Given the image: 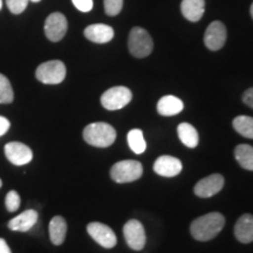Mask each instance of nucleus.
Instances as JSON below:
<instances>
[{"label":"nucleus","instance_id":"1","mask_svg":"<svg viewBox=\"0 0 253 253\" xmlns=\"http://www.w3.org/2000/svg\"><path fill=\"white\" fill-rule=\"evenodd\" d=\"M225 225V218L219 212H210L192 221L190 232L196 240L209 242L213 239Z\"/></svg>","mask_w":253,"mask_h":253},{"label":"nucleus","instance_id":"2","mask_svg":"<svg viewBox=\"0 0 253 253\" xmlns=\"http://www.w3.org/2000/svg\"><path fill=\"white\" fill-rule=\"evenodd\" d=\"M84 140L96 148L110 147L116 140V130L109 123H90L84 129Z\"/></svg>","mask_w":253,"mask_h":253},{"label":"nucleus","instance_id":"3","mask_svg":"<svg viewBox=\"0 0 253 253\" xmlns=\"http://www.w3.org/2000/svg\"><path fill=\"white\" fill-rule=\"evenodd\" d=\"M128 48L130 54L135 58H145L153 52L154 41L144 28L134 27L129 33Z\"/></svg>","mask_w":253,"mask_h":253},{"label":"nucleus","instance_id":"4","mask_svg":"<svg viewBox=\"0 0 253 253\" xmlns=\"http://www.w3.org/2000/svg\"><path fill=\"white\" fill-rule=\"evenodd\" d=\"M143 167L138 161L126 160L115 163L110 169V177L116 183H130L141 178Z\"/></svg>","mask_w":253,"mask_h":253},{"label":"nucleus","instance_id":"5","mask_svg":"<svg viewBox=\"0 0 253 253\" xmlns=\"http://www.w3.org/2000/svg\"><path fill=\"white\" fill-rule=\"evenodd\" d=\"M67 69L65 63L60 60H50V61L41 63L38 66L36 77L38 80L45 84H59L65 80Z\"/></svg>","mask_w":253,"mask_h":253},{"label":"nucleus","instance_id":"6","mask_svg":"<svg viewBox=\"0 0 253 253\" xmlns=\"http://www.w3.org/2000/svg\"><path fill=\"white\" fill-rule=\"evenodd\" d=\"M132 99L131 90L123 86L109 88L101 96V104L107 110H119L126 107Z\"/></svg>","mask_w":253,"mask_h":253},{"label":"nucleus","instance_id":"7","mask_svg":"<svg viewBox=\"0 0 253 253\" xmlns=\"http://www.w3.org/2000/svg\"><path fill=\"white\" fill-rule=\"evenodd\" d=\"M68 30V23L65 15L60 12L49 14L45 21V34L47 39L52 42L62 40Z\"/></svg>","mask_w":253,"mask_h":253},{"label":"nucleus","instance_id":"8","mask_svg":"<svg viewBox=\"0 0 253 253\" xmlns=\"http://www.w3.org/2000/svg\"><path fill=\"white\" fill-rule=\"evenodd\" d=\"M123 236L130 249L135 251H141L144 248L147 237H145L143 225L138 220L130 219L126 221L123 226Z\"/></svg>","mask_w":253,"mask_h":253},{"label":"nucleus","instance_id":"9","mask_svg":"<svg viewBox=\"0 0 253 253\" xmlns=\"http://www.w3.org/2000/svg\"><path fill=\"white\" fill-rule=\"evenodd\" d=\"M87 232L97 244L104 249H113L118 243V238L114 231L106 224L93 221L87 225Z\"/></svg>","mask_w":253,"mask_h":253},{"label":"nucleus","instance_id":"10","mask_svg":"<svg viewBox=\"0 0 253 253\" xmlns=\"http://www.w3.org/2000/svg\"><path fill=\"white\" fill-rule=\"evenodd\" d=\"M226 27L221 21H213L209 25L204 34V43L208 49L219 50L226 41Z\"/></svg>","mask_w":253,"mask_h":253},{"label":"nucleus","instance_id":"11","mask_svg":"<svg viewBox=\"0 0 253 253\" xmlns=\"http://www.w3.org/2000/svg\"><path fill=\"white\" fill-rule=\"evenodd\" d=\"M6 158L14 166H25L33 160V153L28 145L21 142H9L5 145Z\"/></svg>","mask_w":253,"mask_h":253},{"label":"nucleus","instance_id":"12","mask_svg":"<svg viewBox=\"0 0 253 253\" xmlns=\"http://www.w3.org/2000/svg\"><path fill=\"white\" fill-rule=\"evenodd\" d=\"M223 186L224 177L219 173H213L198 181L194 188V192L201 198H210L218 194L223 189Z\"/></svg>","mask_w":253,"mask_h":253},{"label":"nucleus","instance_id":"13","mask_svg":"<svg viewBox=\"0 0 253 253\" xmlns=\"http://www.w3.org/2000/svg\"><path fill=\"white\" fill-rule=\"evenodd\" d=\"M182 168L181 161L173 156H169V155H163V156L158 157L154 163V171L163 177H175L179 175Z\"/></svg>","mask_w":253,"mask_h":253},{"label":"nucleus","instance_id":"14","mask_svg":"<svg viewBox=\"0 0 253 253\" xmlns=\"http://www.w3.org/2000/svg\"><path fill=\"white\" fill-rule=\"evenodd\" d=\"M84 37L91 42L107 43L114 38V30L108 25L94 24L84 28Z\"/></svg>","mask_w":253,"mask_h":253},{"label":"nucleus","instance_id":"15","mask_svg":"<svg viewBox=\"0 0 253 253\" xmlns=\"http://www.w3.org/2000/svg\"><path fill=\"white\" fill-rule=\"evenodd\" d=\"M39 214L36 210L30 209V210L24 211L19 216L14 217L13 219L8 221V227L12 231H19V232H27L32 227L37 224Z\"/></svg>","mask_w":253,"mask_h":253},{"label":"nucleus","instance_id":"16","mask_svg":"<svg viewBox=\"0 0 253 253\" xmlns=\"http://www.w3.org/2000/svg\"><path fill=\"white\" fill-rule=\"evenodd\" d=\"M235 236L243 244L253 242V216L250 213L243 214L235 225Z\"/></svg>","mask_w":253,"mask_h":253},{"label":"nucleus","instance_id":"17","mask_svg":"<svg viewBox=\"0 0 253 253\" xmlns=\"http://www.w3.org/2000/svg\"><path fill=\"white\" fill-rule=\"evenodd\" d=\"M184 108L181 99L173 95H166L157 103V112L162 116H173L179 114Z\"/></svg>","mask_w":253,"mask_h":253},{"label":"nucleus","instance_id":"18","mask_svg":"<svg viewBox=\"0 0 253 253\" xmlns=\"http://www.w3.org/2000/svg\"><path fill=\"white\" fill-rule=\"evenodd\" d=\"M181 11L186 20L196 23L203 17L205 1L204 0H183L181 4Z\"/></svg>","mask_w":253,"mask_h":253},{"label":"nucleus","instance_id":"19","mask_svg":"<svg viewBox=\"0 0 253 253\" xmlns=\"http://www.w3.org/2000/svg\"><path fill=\"white\" fill-rule=\"evenodd\" d=\"M49 238L54 245H61L67 235V221L61 216H55L49 221Z\"/></svg>","mask_w":253,"mask_h":253},{"label":"nucleus","instance_id":"20","mask_svg":"<svg viewBox=\"0 0 253 253\" xmlns=\"http://www.w3.org/2000/svg\"><path fill=\"white\" fill-rule=\"evenodd\" d=\"M177 132H178L179 140L182 141V143L184 144L185 147L196 148L198 145V132L196 130L195 126L190 125V123H181V125L178 126V128H177Z\"/></svg>","mask_w":253,"mask_h":253},{"label":"nucleus","instance_id":"21","mask_svg":"<svg viewBox=\"0 0 253 253\" xmlns=\"http://www.w3.org/2000/svg\"><path fill=\"white\" fill-rule=\"evenodd\" d=\"M237 162L243 169L253 171V147L249 144H239L235 149Z\"/></svg>","mask_w":253,"mask_h":253},{"label":"nucleus","instance_id":"22","mask_svg":"<svg viewBox=\"0 0 253 253\" xmlns=\"http://www.w3.org/2000/svg\"><path fill=\"white\" fill-rule=\"evenodd\" d=\"M235 130L246 138L253 140V118L246 115H239L232 122Z\"/></svg>","mask_w":253,"mask_h":253},{"label":"nucleus","instance_id":"23","mask_svg":"<svg viewBox=\"0 0 253 253\" xmlns=\"http://www.w3.org/2000/svg\"><path fill=\"white\" fill-rule=\"evenodd\" d=\"M126 140H128V144L130 149L135 154L140 155L144 153L145 149H147V143H145L143 131L140 130V129H132V130L129 131Z\"/></svg>","mask_w":253,"mask_h":253},{"label":"nucleus","instance_id":"24","mask_svg":"<svg viewBox=\"0 0 253 253\" xmlns=\"http://www.w3.org/2000/svg\"><path fill=\"white\" fill-rule=\"evenodd\" d=\"M14 93L11 82L4 74H0V103L9 104L13 102Z\"/></svg>","mask_w":253,"mask_h":253},{"label":"nucleus","instance_id":"25","mask_svg":"<svg viewBox=\"0 0 253 253\" xmlns=\"http://www.w3.org/2000/svg\"><path fill=\"white\" fill-rule=\"evenodd\" d=\"M20 204H21L20 196H19V194L15 191V190H11V191L7 192V195H6V198H5V205L8 212H14V211H17L19 207H20Z\"/></svg>","mask_w":253,"mask_h":253},{"label":"nucleus","instance_id":"26","mask_svg":"<svg viewBox=\"0 0 253 253\" xmlns=\"http://www.w3.org/2000/svg\"><path fill=\"white\" fill-rule=\"evenodd\" d=\"M104 11L110 17L118 15L123 7V0H104Z\"/></svg>","mask_w":253,"mask_h":253},{"label":"nucleus","instance_id":"27","mask_svg":"<svg viewBox=\"0 0 253 253\" xmlns=\"http://www.w3.org/2000/svg\"><path fill=\"white\" fill-rule=\"evenodd\" d=\"M30 0H6V5L13 14H20L26 9Z\"/></svg>","mask_w":253,"mask_h":253},{"label":"nucleus","instance_id":"28","mask_svg":"<svg viewBox=\"0 0 253 253\" xmlns=\"http://www.w3.org/2000/svg\"><path fill=\"white\" fill-rule=\"evenodd\" d=\"M73 5L81 12H89L93 8V0H72Z\"/></svg>","mask_w":253,"mask_h":253},{"label":"nucleus","instance_id":"29","mask_svg":"<svg viewBox=\"0 0 253 253\" xmlns=\"http://www.w3.org/2000/svg\"><path fill=\"white\" fill-rule=\"evenodd\" d=\"M243 102L248 107H250V108L253 109V87L249 88L248 90L244 91V94H243Z\"/></svg>","mask_w":253,"mask_h":253},{"label":"nucleus","instance_id":"30","mask_svg":"<svg viewBox=\"0 0 253 253\" xmlns=\"http://www.w3.org/2000/svg\"><path fill=\"white\" fill-rule=\"evenodd\" d=\"M9 126H11V123L4 116H0V136L5 135L8 131Z\"/></svg>","mask_w":253,"mask_h":253},{"label":"nucleus","instance_id":"31","mask_svg":"<svg viewBox=\"0 0 253 253\" xmlns=\"http://www.w3.org/2000/svg\"><path fill=\"white\" fill-rule=\"evenodd\" d=\"M0 253H12L11 249H9L7 243H6V240L2 238H0Z\"/></svg>","mask_w":253,"mask_h":253},{"label":"nucleus","instance_id":"32","mask_svg":"<svg viewBox=\"0 0 253 253\" xmlns=\"http://www.w3.org/2000/svg\"><path fill=\"white\" fill-rule=\"evenodd\" d=\"M250 12H251V15H252V19H253V2L251 5V8H250Z\"/></svg>","mask_w":253,"mask_h":253},{"label":"nucleus","instance_id":"33","mask_svg":"<svg viewBox=\"0 0 253 253\" xmlns=\"http://www.w3.org/2000/svg\"><path fill=\"white\" fill-rule=\"evenodd\" d=\"M2 7V0H0V9Z\"/></svg>","mask_w":253,"mask_h":253},{"label":"nucleus","instance_id":"34","mask_svg":"<svg viewBox=\"0 0 253 253\" xmlns=\"http://www.w3.org/2000/svg\"><path fill=\"white\" fill-rule=\"evenodd\" d=\"M31 1H33V2H39L40 0H31Z\"/></svg>","mask_w":253,"mask_h":253},{"label":"nucleus","instance_id":"35","mask_svg":"<svg viewBox=\"0 0 253 253\" xmlns=\"http://www.w3.org/2000/svg\"><path fill=\"white\" fill-rule=\"evenodd\" d=\"M2 186V181H1V178H0V188H1Z\"/></svg>","mask_w":253,"mask_h":253}]
</instances>
